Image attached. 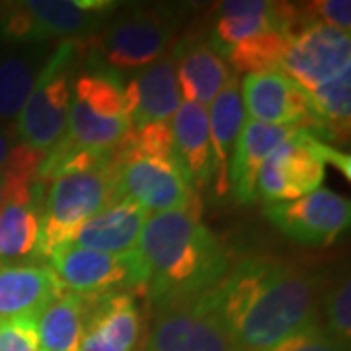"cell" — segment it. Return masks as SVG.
Here are the masks:
<instances>
[{"instance_id": "obj_4", "label": "cell", "mask_w": 351, "mask_h": 351, "mask_svg": "<svg viewBox=\"0 0 351 351\" xmlns=\"http://www.w3.org/2000/svg\"><path fill=\"white\" fill-rule=\"evenodd\" d=\"M129 131L121 75L92 63L80 73L76 69L61 141L76 149H112Z\"/></svg>"}, {"instance_id": "obj_27", "label": "cell", "mask_w": 351, "mask_h": 351, "mask_svg": "<svg viewBox=\"0 0 351 351\" xmlns=\"http://www.w3.org/2000/svg\"><path fill=\"white\" fill-rule=\"evenodd\" d=\"M293 34L267 32L256 38L240 41L223 55L225 63L234 75H256L279 71L281 59L287 51Z\"/></svg>"}, {"instance_id": "obj_32", "label": "cell", "mask_w": 351, "mask_h": 351, "mask_svg": "<svg viewBox=\"0 0 351 351\" xmlns=\"http://www.w3.org/2000/svg\"><path fill=\"white\" fill-rule=\"evenodd\" d=\"M18 145H20V138L16 133V125L14 123L0 125V170H4V166L8 164Z\"/></svg>"}, {"instance_id": "obj_11", "label": "cell", "mask_w": 351, "mask_h": 351, "mask_svg": "<svg viewBox=\"0 0 351 351\" xmlns=\"http://www.w3.org/2000/svg\"><path fill=\"white\" fill-rule=\"evenodd\" d=\"M143 351H234L215 313L211 293L152 304V322Z\"/></svg>"}, {"instance_id": "obj_22", "label": "cell", "mask_w": 351, "mask_h": 351, "mask_svg": "<svg viewBox=\"0 0 351 351\" xmlns=\"http://www.w3.org/2000/svg\"><path fill=\"white\" fill-rule=\"evenodd\" d=\"M176 158L193 189L207 188L213 182V154L209 138L207 108L182 101L172 115Z\"/></svg>"}, {"instance_id": "obj_13", "label": "cell", "mask_w": 351, "mask_h": 351, "mask_svg": "<svg viewBox=\"0 0 351 351\" xmlns=\"http://www.w3.org/2000/svg\"><path fill=\"white\" fill-rule=\"evenodd\" d=\"M263 215L281 234L297 244L324 248L348 230L351 205L348 197L338 195L336 191L318 188L299 199L269 203L265 205Z\"/></svg>"}, {"instance_id": "obj_18", "label": "cell", "mask_w": 351, "mask_h": 351, "mask_svg": "<svg viewBox=\"0 0 351 351\" xmlns=\"http://www.w3.org/2000/svg\"><path fill=\"white\" fill-rule=\"evenodd\" d=\"M180 94L186 101L207 108L234 75L225 59L211 47L209 39L188 36L172 51Z\"/></svg>"}, {"instance_id": "obj_5", "label": "cell", "mask_w": 351, "mask_h": 351, "mask_svg": "<svg viewBox=\"0 0 351 351\" xmlns=\"http://www.w3.org/2000/svg\"><path fill=\"white\" fill-rule=\"evenodd\" d=\"M176 27L178 20L172 10L135 8L108 20L98 34L80 39V49L88 63L110 69L117 75L138 71L168 53Z\"/></svg>"}, {"instance_id": "obj_20", "label": "cell", "mask_w": 351, "mask_h": 351, "mask_svg": "<svg viewBox=\"0 0 351 351\" xmlns=\"http://www.w3.org/2000/svg\"><path fill=\"white\" fill-rule=\"evenodd\" d=\"M209 138L213 154V186L215 195L225 199L230 195L228 186V168L232 160V152L239 141L240 129L244 125L246 113L242 106L239 75L230 76L225 88L209 104Z\"/></svg>"}, {"instance_id": "obj_6", "label": "cell", "mask_w": 351, "mask_h": 351, "mask_svg": "<svg viewBox=\"0 0 351 351\" xmlns=\"http://www.w3.org/2000/svg\"><path fill=\"white\" fill-rule=\"evenodd\" d=\"M326 164H336L350 178V156L314 137L306 129H297L265 158L256 182V201L269 203L299 199L318 188L326 178Z\"/></svg>"}, {"instance_id": "obj_30", "label": "cell", "mask_w": 351, "mask_h": 351, "mask_svg": "<svg viewBox=\"0 0 351 351\" xmlns=\"http://www.w3.org/2000/svg\"><path fill=\"white\" fill-rule=\"evenodd\" d=\"M301 14L302 25L318 22L328 27L350 34L351 27V2L350 0H314L306 4H297Z\"/></svg>"}, {"instance_id": "obj_12", "label": "cell", "mask_w": 351, "mask_h": 351, "mask_svg": "<svg viewBox=\"0 0 351 351\" xmlns=\"http://www.w3.org/2000/svg\"><path fill=\"white\" fill-rule=\"evenodd\" d=\"M279 71L304 94L351 75L350 34L318 22L301 25L289 43Z\"/></svg>"}, {"instance_id": "obj_14", "label": "cell", "mask_w": 351, "mask_h": 351, "mask_svg": "<svg viewBox=\"0 0 351 351\" xmlns=\"http://www.w3.org/2000/svg\"><path fill=\"white\" fill-rule=\"evenodd\" d=\"M240 94L248 119L306 129L318 137V119L308 96L281 71L246 75L240 82Z\"/></svg>"}, {"instance_id": "obj_3", "label": "cell", "mask_w": 351, "mask_h": 351, "mask_svg": "<svg viewBox=\"0 0 351 351\" xmlns=\"http://www.w3.org/2000/svg\"><path fill=\"white\" fill-rule=\"evenodd\" d=\"M112 0H12L0 4V39L12 45H45L51 39H86L108 24Z\"/></svg>"}, {"instance_id": "obj_23", "label": "cell", "mask_w": 351, "mask_h": 351, "mask_svg": "<svg viewBox=\"0 0 351 351\" xmlns=\"http://www.w3.org/2000/svg\"><path fill=\"white\" fill-rule=\"evenodd\" d=\"M64 293L47 265H0V318L39 314Z\"/></svg>"}, {"instance_id": "obj_21", "label": "cell", "mask_w": 351, "mask_h": 351, "mask_svg": "<svg viewBox=\"0 0 351 351\" xmlns=\"http://www.w3.org/2000/svg\"><path fill=\"white\" fill-rule=\"evenodd\" d=\"M149 211L133 201L121 199L88 219L69 244L104 254L137 250L138 237L149 219Z\"/></svg>"}, {"instance_id": "obj_29", "label": "cell", "mask_w": 351, "mask_h": 351, "mask_svg": "<svg viewBox=\"0 0 351 351\" xmlns=\"http://www.w3.org/2000/svg\"><path fill=\"white\" fill-rule=\"evenodd\" d=\"M36 318L38 314L0 318V351H41Z\"/></svg>"}, {"instance_id": "obj_24", "label": "cell", "mask_w": 351, "mask_h": 351, "mask_svg": "<svg viewBox=\"0 0 351 351\" xmlns=\"http://www.w3.org/2000/svg\"><path fill=\"white\" fill-rule=\"evenodd\" d=\"M43 193L36 199L6 203L0 209V265H36L41 234Z\"/></svg>"}, {"instance_id": "obj_9", "label": "cell", "mask_w": 351, "mask_h": 351, "mask_svg": "<svg viewBox=\"0 0 351 351\" xmlns=\"http://www.w3.org/2000/svg\"><path fill=\"white\" fill-rule=\"evenodd\" d=\"M113 186L117 201L127 199L145 211L168 213L199 201L178 160H162L113 147Z\"/></svg>"}, {"instance_id": "obj_19", "label": "cell", "mask_w": 351, "mask_h": 351, "mask_svg": "<svg viewBox=\"0 0 351 351\" xmlns=\"http://www.w3.org/2000/svg\"><path fill=\"white\" fill-rule=\"evenodd\" d=\"M295 131L297 127L269 125L248 117L244 119L228 168V186L232 199L239 203L256 201V182L262 164L277 145H281Z\"/></svg>"}, {"instance_id": "obj_31", "label": "cell", "mask_w": 351, "mask_h": 351, "mask_svg": "<svg viewBox=\"0 0 351 351\" xmlns=\"http://www.w3.org/2000/svg\"><path fill=\"white\" fill-rule=\"evenodd\" d=\"M339 341L332 338L320 324L302 328L291 334L289 338L281 339L267 351H346Z\"/></svg>"}, {"instance_id": "obj_10", "label": "cell", "mask_w": 351, "mask_h": 351, "mask_svg": "<svg viewBox=\"0 0 351 351\" xmlns=\"http://www.w3.org/2000/svg\"><path fill=\"white\" fill-rule=\"evenodd\" d=\"M51 269L64 291L96 297L110 293H147L149 271L138 250L125 254H104L80 248L75 244H63L49 256Z\"/></svg>"}, {"instance_id": "obj_26", "label": "cell", "mask_w": 351, "mask_h": 351, "mask_svg": "<svg viewBox=\"0 0 351 351\" xmlns=\"http://www.w3.org/2000/svg\"><path fill=\"white\" fill-rule=\"evenodd\" d=\"M86 320V297L66 293L51 301L36 318L39 350L80 351Z\"/></svg>"}, {"instance_id": "obj_7", "label": "cell", "mask_w": 351, "mask_h": 351, "mask_svg": "<svg viewBox=\"0 0 351 351\" xmlns=\"http://www.w3.org/2000/svg\"><path fill=\"white\" fill-rule=\"evenodd\" d=\"M80 57V39L61 41L41 69L36 86L14 121L20 143L43 156L64 135L71 106V82Z\"/></svg>"}, {"instance_id": "obj_1", "label": "cell", "mask_w": 351, "mask_h": 351, "mask_svg": "<svg viewBox=\"0 0 351 351\" xmlns=\"http://www.w3.org/2000/svg\"><path fill=\"white\" fill-rule=\"evenodd\" d=\"M320 277L277 258H242L226 271L211 302L234 351H267L318 324Z\"/></svg>"}, {"instance_id": "obj_8", "label": "cell", "mask_w": 351, "mask_h": 351, "mask_svg": "<svg viewBox=\"0 0 351 351\" xmlns=\"http://www.w3.org/2000/svg\"><path fill=\"white\" fill-rule=\"evenodd\" d=\"M117 203L113 168L59 176L45 184L41 205L39 256L47 262L53 250L69 244L80 226L110 205Z\"/></svg>"}, {"instance_id": "obj_16", "label": "cell", "mask_w": 351, "mask_h": 351, "mask_svg": "<svg viewBox=\"0 0 351 351\" xmlns=\"http://www.w3.org/2000/svg\"><path fill=\"white\" fill-rule=\"evenodd\" d=\"M143 316L137 293L121 291L86 297L80 351H137Z\"/></svg>"}, {"instance_id": "obj_15", "label": "cell", "mask_w": 351, "mask_h": 351, "mask_svg": "<svg viewBox=\"0 0 351 351\" xmlns=\"http://www.w3.org/2000/svg\"><path fill=\"white\" fill-rule=\"evenodd\" d=\"M302 25L297 4L267 0H230L215 8L209 43L221 57L232 45L267 32L297 34Z\"/></svg>"}, {"instance_id": "obj_2", "label": "cell", "mask_w": 351, "mask_h": 351, "mask_svg": "<svg viewBox=\"0 0 351 351\" xmlns=\"http://www.w3.org/2000/svg\"><path fill=\"white\" fill-rule=\"evenodd\" d=\"M137 250L149 271L151 306L211 293L230 269L225 244L201 221V201L149 215Z\"/></svg>"}, {"instance_id": "obj_28", "label": "cell", "mask_w": 351, "mask_h": 351, "mask_svg": "<svg viewBox=\"0 0 351 351\" xmlns=\"http://www.w3.org/2000/svg\"><path fill=\"white\" fill-rule=\"evenodd\" d=\"M320 306H324L326 314V332L348 348L351 338V283L348 274L322 289Z\"/></svg>"}, {"instance_id": "obj_25", "label": "cell", "mask_w": 351, "mask_h": 351, "mask_svg": "<svg viewBox=\"0 0 351 351\" xmlns=\"http://www.w3.org/2000/svg\"><path fill=\"white\" fill-rule=\"evenodd\" d=\"M49 55L45 45H27L0 57V125L20 115Z\"/></svg>"}, {"instance_id": "obj_17", "label": "cell", "mask_w": 351, "mask_h": 351, "mask_svg": "<svg viewBox=\"0 0 351 351\" xmlns=\"http://www.w3.org/2000/svg\"><path fill=\"white\" fill-rule=\"evenodd\" d=\"M123 101L131 127L168 121L182 104L172 53L145 66L123 84Z\"/></svg>"}]
</instances>
